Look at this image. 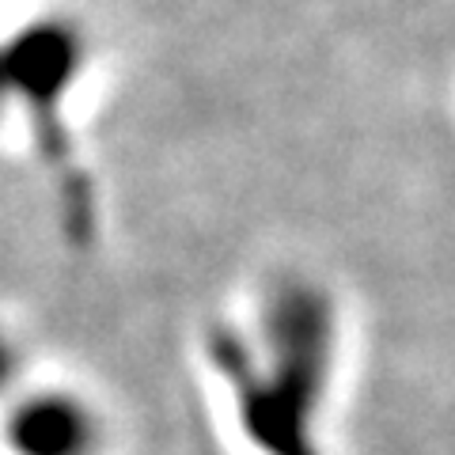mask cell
Segmentation results:
<instances>
[{
	"instance_id": "5b68a950",
	"label": "cell",
	"mask_w": 455,
	"mask_h": 455,
	"mask_svg": "<svg viewBox=\"0 0 455 455\" xmlns=\"http://www.w3.org/2000/svg\"><path fill=\"white\" fill-rule=\"evenodd\" d=\"M12 107V92H8V68H4V50H0V114Z\"/></svg>"
},
{
	"instance_id": "7a4b0ae2",
	"label": "cell",
	"mask_w": 455,
	"mask_h": 455,
	"mask_svg": "<svg viewBox=\"0 0 455 455\" xmlns=\"http://www.w3.org/2000/svg\"><path fill=\"white\" fill-rule=\"evenodd\" d=\"M0 50H4L12 103H20L27 114L38 156L65 209L68 235L76 243H88L95 235V190L76 164V145L65 118L68 92L76 88L84 68V35L68 20H35L0 42Z\"/></svg>"
},
{
	"instance_id": "6da1fadb",
	"label": "cell",
	"mask_w": 455,
	"mask_h": 455,
	"mask_svg": "<svg viewBox=\"0 0 455 455\" xmlns=\"http://www.w3.org/2000/svg\"><path fill=\"white\" fill-rule=\"evenodd\" d=\"M338 319L319 284L284 277L266 292L251 331L217 323L209 368L232 391L239 429L259 455H323L315 418L334 372Z\"/></svg>"
},
{
	"instance_id": "3957f363",
	"label": "cell",
	"mask_w": 455,
	"mask_h": 455,
	"mask_svg": "<svg viewBox=\"0 0 455 455\" xmlns=\"http://www.w3.org/2000/svg\"><path fill=\"white\" fill-rule=\"evenodd\" d=\"M8 440L20 455H95L99 421L80 398L42 391L12 410Z\"/></svg>"
},
{
	"instance_id": "277c9868",
	"label": "cell",
	"mask_w": 455,
	"mask_h": 455,
	"mask_svg": "<svg viewBox=\"0 0 455 455\" xmlns=\"http://www.w3.org/2000/svg\"><path fill=\"white\" fill-rule=\"evenodd\" d=\"M12 376H16V353H12V346L0 338V391L12 383Z\"/></svg>"
}]
</instances>
